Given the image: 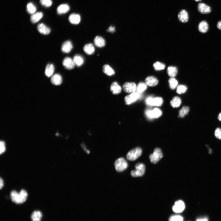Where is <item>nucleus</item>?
I'll return each instance as SVG.
<instances>
[{"mask_svg": "<svg viewBox=\"0 0 221 221\" xmlns=\"http://www.w3.org/2000/svg\"><path fill=\"white\" fill-rule=\"evenodd\" d=\"M107 31L110 33H113L115 31V28L113 26H110L107 30Z\"/></svg>", "mask_w": 221, "mask_h": 221, "instance_id": "c03bdc74", "label": "nucleus"}, {"mask_svg": "<svg viewBox=\"0 0 221 221\" xmlns=\"http://www.w3.org/2000/svg\"><path fill=\"white\" fill-rule=\"evenodd\" d=\"M70 9L69 6L67 4H63L59 5L57 8V13L59 15L65 14L68 12Z\"/></svg>", "mask_w": 221, "mask_h": 221, "instance_id": "a211bd4d", "label": "nucleus"}, {"mask_svg": "<svg viewBox=\"0 0 221 221\" xmlns=\"http://www.w3.org/2000/svg\"><path fill=\"white\" fill-rule=\"evenodd\" d=\"M141 97V94L137 92H132L125 97V103L127 105H130L140 99Z\"/></svg>", "mask_w": 221, "mask_h": 221, "instance_id": "423d86ee", "label": "nucleus"}, {"mask_svg": "<svg viewBox=\"0 0 221 221\" xmlns=\"http://www.w3.org/2000/svg\"><path fill=\"white\" fill-rule=\"evenodd\" d=\"M152 113L154 118H157L162 114V112L159 108H156L152 110Z\"/></svg>", "mask_w": 221, "mask_h": 221, "instance_id": "f704fd0d", "label": "nucleus"}, {"mask_svg": "<svg viewBox=\"0 0 221 221\" xmlns=\"http://www.w3.org/2000/svg\"><path fill=\"white\" fill-rule=\"evenodd\" d=\"M163 100L160 97L153 98L152 101V106H160L162 105Z\"/></svg>", "mask_w": 221, "mask_h": 221, "instance_id": "c756f323", "label": "nucleus"}, {"mask_svg": "<svg viewBox=\"0 0 221 221\" xmlns=\"http://www.w3.org/2000/svg\"><path fill=\"white\" fill-rule=\"evenodd\" d=\"M218 120L220 121H221V113L219 114L218 117Z\"/></svg>", "mask_w": 221, "mask_h": 221, "instance_id": "de8ad7c7", "label": "nucleus"}, {"mask_svg": "<svg viewBox=\"0 0 221 221\" xmlns=\"http://www.w3.org/2000/svg\"><path fill=\"white\" fill-rule=\"evenodd\" d=\"M103 72L107 75L111 76L114 75L115 72L112 68L109 65H105L103 67Z\"/></svg>", "mask_w": 221, "mask_h": 221, "instance_id": "393cba45", "label": "nucleus"}, {"mask_svg": "<svg viewBox=\"0 0 221 221\" xmlns=\"http://www.w3.org/2000/svg\"><path fill=\"white\" fill-rule=\"evenodd\" d=\"M27 11L30 14H33L35 13L36 11V7L32 3H28L27 5Z\"/></svg>", "mask_w": 221, "mask_h": 221, "instance_id": "473e14b6", "label": "nucleus"}, {"mask_svg": "<svg viewBox=\"0 0 221 221\" xmlns=\"http://www.w3.org/2000/svg\"><path fill=\"white\" fill-rule=\"evenodd\" d=\"M142 154V149L140 148H137L128 152L126 156V158L127 160L134 161L140 156Z\"/></svg>", "mask_w": 221, "mask_h": 221, "instance_id": "20e7f679", "label": "nucleus"}, {"mask_svg": "<svg viewBox=\"0 0 221 221\" xmlns=\"http://www.w3.org/2000/svg\"><path fill=\"white\" fill-rule=\"evenodd\" d=\"M37 29L39 33L44 35H48L50 32V29L44 23L39 24Z\"/></svg>", "mask_w": 221, "mask_h": 221, "instance_id": "2eb2a0df", "label": "nucleus"}, {"mask_svg": "<svg viewBox=\"0 0 221 221\" xmlns=\"http://www.w3.org/2000/svg\"><path fill=\"white\" fill-rule=\"evenodd\" d=\"M135 170L132 171L131 173V175L134 177H141L145 173V166L143 164L139 163L135 166Z\"/></svg>", "mask_w": 221, "mask_h": 221, "instance_id": "7ed1b4c3", "label": "nucleus"}, {"mask_svg": "<svg viewBox=\"0 0 221 221\" xmlns=\"http://www.w3.org/2000/svg\"><path fill=\"white\" fill-rule=\"evenodd\" d=\"M145 114L147 118L149 119L152 120L154 118L152 113V110L147 109L145 110Z\"/></svg>", "mask_w": 221, "mask_h": 221, "instance_id": "58836bf2", "label": "nucleus"}, {"mask_svg": "<svg viewBox=\"0 0 221 221\" xmlns=\"http://www.w3.org/2000/svg\"><path fill=\"white\" fill-rule=\"evenodd\" d=\"M69 20L70 22L72 24H78L81 21V17L79 14H72L70 16Z\"/></svg>", "mask_w": 221, "mask_h": 221, "instance_id": "6ab92c4d", "label": "nucleus"}, {"mask_svg": "<svg viewBox=\"0 0 221 221\" xmlns=\"http://www.w3.org/2000/svg\"><path fill=\"white\" fill-rule=\"evenodd\" d=\"M51 81L55 85H60L62 82V76L58 74H55L52 76L51 79Z\"/></svg>", "mask_w": 221, "mask_h": 221, "instance_id": "f3484780", "label": "nucleus"}, {"mask_svg": "<svg viewBox=\"0 0 221 221\" xmlns=\"http://www.w3.org/2000/svg\"><path fill=\"white\" fill-rule=\"evenodd\" d=\"M178 20L182 23L188 22L189 19L188 12L185 9L181 10L178 14Z\"/></svg>", "mask_w": 221, "mask_h": 221, "instance_id": "9d476101", "label": "nucleus"}, {"mask_svg": "<svg viewBox=\"0 0 221 221\" xmlns=\"http://www.w3.org/2000/svg\"><path fill=\"white\" fill-rule=\"evenodd\" d=\"M73 48L72 42L70 41H67L64 42L62 47V52L65 53H69Z\"/></svg>", "mask_w": 221, "mask_h": 221, "instance_id": "f8f14e48", "label": "nucleus"}, {"mask_svg": "<svg viewBox=\"0 0 221 221\" xmlns=\"http://www.w3.org/2000/svg\"><path fill=\"white\" fill-rule=\"evenodd\" d=\"M189 108L188 107H183L179 111V117L181 118L184 117L188 114L189 111Z\"/></svg>", "mask_w": 221, "mask_h": 221, "instance_id": "72a5a7b5", "label": "nucleus"}, {"mask_svg": "<svg viewBox=\"0 0 221 221\" xmlns=\"http://www.w3.org/2000/svg\"><path fill=\"white\" fill-rule=\"evenodd\" d=\"M147 85L146 83L140 82L137 87V92L141 94L147 89Z\"/></svg>", "mask_w": 221, "mask_h": 221, "instance_id": "7c9ffc66", "label": "nucleus"}, {"mask_svg": "<svg viewBox=\"0 0 221 221\" xmlns=\"http://www.w3.org/2000/svg\"><path fill=\"white\" fill-rule=\"evenodd\" d=\"M4 181L1 177L0 178V189L1 190L3 188L4 186Z\"/></svg>", "mask_w": 221, "mask_h": 221, "instance_id": "a18cd8bd", "label": "nucleus"}, {"mask_svg": "<svg viewBox=\"0 0 221 221\" xmlns=\"http://www.w3.org/2000/svg\"><path fill=\"white\" fill-rule=\"evenodd\" d=\"M123 88L124 92L129 93L135 92L137 89V85L134 82H126L124 84Z\"/></svg>", "mask_w": 221, "mask_h": 221, "instance_id": "1a4fd4ad", "label": "nucleus"}, {"mask_svg": "<svg viewBox=\"0 0 221 221\" xmlns=\"http://www.w3.org/2000/svg\"><path fill=\"white\" fill-rule=\"evenodd\" d=\"M183 217L179 215H175L170 217L169 221H183Z\"/></svg>", "mask_w": 221, "mask_h": 221, "instance_id": "4c0bfd02", "label": "nucleus"}, {"mask_svg": "<svg viewBox=\"0 0 221 221\" xmlns=\"http://www.w3.org/2000/svg\"><path fill=\"white\" fill-rule=\"evenodd\" d=\"M55 71V67L52 64H48L47 65L45 71L46 76L48 77H50L53 74Z\"/></svg>", "mask_w": 221, "mask_h": 221, "instance_id": "5701e85b", "label": "nucleus"}, {"mask_svg": "<svg viewBox=\"0 0 221 221\" xmlns=\"http://www.w3.org/2000/svg\"><path fill=\"white\" fill-rule=\"evenodd\" d=\"M167 73L169 76L171 78H174L177 74L178 70L177 67L170 66L168 68Z\"/></svg>", "mask_w": 221, "mask_h": 221, "instance_id": "bb28decb", "label": "nucleus"}, {"mask_svg": "<svg viewBox=\"0 0 221 221\" xmlns=\"http://www.w3.org/2000/svg\"><path fill=\"white\" fill-rule=\"evenodd\" d=\"M194 1L196 2H200L202 0H194Z\"/></svg>", "mask_w": 221, "mask_h": 221, "instance_id": "09e8293b", "label": "nucleus"}, {"mask_svg": "<svg viewBox=\"0 0 221 221\" xmlns=\"http://www.w3.org/2000/svg\"><path fill=\"white\" fill-rule=\"evenodd\" d=\"M182 103L181 99L179 97H174L171 102V106L174 108H177L180 106Z\"/></svg>", "mask_w": 221, "mask_h": 221, "instance_id": "cd10ccee", "label": "nucleus"}, {"mask_svg": "<svg viewBox=\"0 0 221 221\" xmlns=\"http://www.w3.org/2000/svg\"><path fill=\"white\" fill-rule=\"evenodd\" d=\"M185 207V203L181 200L176 201L172 207L173 211L176 213H180L182 212Z\"/></svg>", "mask_w": 221, "mask_h": 221, "instance_id": "6e6552de", "label": "nucleus"}, {"mask_svg": "<svg viewBox=\"0 0 221 221\" xmlns=\"http://www.w3.org/2000/svg\"><path fill=\"white\" fill-rule=\"evenodd\" d=\"M31 217L32 221H41L42 214L39 211H35L33 212Z\"/></svg>", "mask_w": 221, "mask_h": 221, "instance_id": "b1692460", "label": "nucleus"}, {"mask_svg": "<svg viewBox=\"0 0 221 221\" xmlns=\"http://www.w3.org/2000/svg\"><path fill=\"white\" fill-rule=\"evenodd\" d=\"M43 14L41 12H38L32 15L31 17V21L33 23L38 22L43 17Z\"/></svg>", "mask_w": 221, "mask_h": 221, "instance_id": "412c9836", "label": "nucleus"}, {"mask_svg": "<svg viewBox=\"0 0 221 221\" xmlns=\"http://www.w3.org/2000/svg\"><path fill=\"white\" fill-rule=\"evenodd\" d=\"M28 196L27 192L24 190H21L19 193L15 190H13L10 193L11 200L16 204H21L24 203L27 200Z\"/></svg>", "mask_w": 221, "mask_h": 221, "instance_id": "f257e3e1", "label": "nucleus"}, {"mask_svg": "<svg viewBox=\"0 0 221 221\" xmlns=\"http://www.w3.org/2000/svg\"><path fill=\"white\" fill-rule=\"evenodd\" d=\"M63 64L65 69L69 70L73 69L75 65L73 59L69 57H66L63 59Z\"/></svg>", "mask_w": 221, "mask_h": 221, "instance_id": "9b49d317", "label": "nucleus"}, {"mask_svg": "<svg viewBox=\"0 0 221 221\" xmlns=\"http://www.w3.org/2000/svg\"><path fill=\"white\" fill-rule=\"evenodd\" d=\"M215 135L217 138L221 140V129L217 128L215 132Z\"/></svg>", "mask_w": 221, "mask_h": 221, "instance_id": "a19ab883", "label": "nucleus"}, {"mask_svg": "<svg viewBox=\"0 0 221 221\" xmlns=\"http://www.w3.org/2000/svg\"><path fill=\"white\" fill-rule=\"evenodd\" d=\"M170 87L172 89H174L177 86L178 82L177 80L174 78H171L169 80Z\"/></svg>", "mask_w": 221, "mask_h": 221, "instance_id": "2f4dec72", "label": "nucleus"}, {"mask_svg": "<svg viewBox=\"0 0 221 221\" xmlns=\"http://www.w3.org/2000/svg\"><path fill=\"white\" fill-rule=\"evenodd\" d=\"M198 10L200 13L202 14H207L212 12V8L209 5L205 3H199L197 6Z\"/></svg>", "mask_w": 221, "mask_h": 221, "instance_id": "0eeeda50", "label": "nucleus"}, {"mask_svg": "<svg viewBox=\"0 0 221 221\" xmlns=\"http://www.w3.org/2000/svg\"><path fill=\"white\" fill-rule=\"evenodd\" d=\"M187 89L188 88L186 86L180 85L177 87V92L180 95L183 94L186 92Z\"/></svg>", "mask_w": 221, "mask_h": 221, "instance_id": "c9c22d12", "label": "nucleus"}, {"mask_svg": "<svg viewBox=\"0 0 221 221\" xmlns=\"http://www.w3.org/2000/svg\"><path fill=\"white\" fill-rule=\"evenodd\" d=\"M158 82L157 79L153 76H148L145 79L146 84L149 87L155 86L158 84Z\"/></svg>", "mask_w": 221, "mask_h": 221, "instance_id": "dca6fc26", "label": "nucleus"}, {"mask_svg": "<svg viewBox=\"0 0 221 221\" xmlns=\"http://www.w3.org/2000/svg\"><path fill=\"white\" fill-rule=\"evenodd\" d=\"M199 31L201 33H205L207 32L209 30V25L206 20L201 21L198 25Z\"/></svg>", "mask_w": 221, "mask_h": 221, "instance_id": "ddd939ff", "label": "nucleus"}, {"mask_svg": "<svg viewBox=\"0 0 221 221\" xmlns=\"http://www.w3.org/2000/svg\"><path fill=\"white\" fill-rule=\"evenodd\" d=\"M163 157L162 151L159 148H156L153 154L149 156L151 162L153 164H156Z\"/></svg>", "mask_w": 221, "mask_h": 221, "instance_id": "39448f33", "label": "nucleus"}, {"mask_svg": "<svg viewBox=\"0 0 221 221\" xmlns=\"http://www.w3.org/2000/svg\"><path fill=\"white\" fill-rule=\"evenodd\" d=\"M73 59L75 65L78 66H81L84 63L83 57L80 55H75Z\"/></svg>", "mask_w": 221, "mask_h": 221, "instance_id": "a878e982", "label": "nucleus"}, {"mask_svg": "<svg viewBox=\"0 0 221 221\" xmlns=\"http://www.w3.org/2000/svg\"><path fill=\"white\" fill-rule=\"evenodd\" d=\"M40 3L46 7H49L52 5V0H40Z\"/></svg>", "mask_w": 221, "mask_h": 221, "instance_id": "e433bc0d", "label": "nucleus"}, {"mask_svg": "<svg viewBox=\"0 0 221 221\" xmlns=\"http://www.w3.org/2000/svg\"><path fill=\"white\" fill-rule=\"evenodd\" d=\"M155 70L156 71H162L164 69L166 66L163 63L156 62L153 65Z\"/></svg>", "mask_w": 221, "mask_h": 221, "instance_id": "c85d7f7f", "label": "nucleus"}, {"mask_svg": "<svg viewBox=\"0 0 221 221\" xmlns=\"http://www.w3.org/2000/svg\"><path fill=\"white\" fill-rule=\"evenodd\" d=\"M217 26L219 29L221 30V20L218 22L217 25Z\"/></svg>", "mask_w": 221, "mask_h": 221, "instance_id": "49530a36", "label": "nucleus"}, {"mask_svg": "<svg viewBox=\"0 0 221 221\" xmlns=\"http://www.w3.org/2000/svg\"><path fill=\"white\" fill-rule=\"evenodd\" d=\"M208 218L207 217L199 218L197 219L196 221H208Z\"/></svg>", "mask_w": 221, "mask_h": 221, "instance_id": "37998d69", "label": "nucleus"}, {"mask_svg": "<svg viewBox=\"0 0 221 221\" xmlns=\"http://www.w3.org/2000/svg\"><path fill=\"white\" fill-rule=\"evenodd\" d=\"M6 150L5 144L4 142L1 141L0 142V154L1 155Z\"/></svg>", "mask_w": 221, "mask_h": 221, "instance_id": "ea45409f", "label": "nucleus"}, {"mask_svg": "<svg viewBox=\"0 0 221 221\" xmlns=\"http://www.w3.org/2000/svg\"><path fill=\"white\" fill-rule=\"evenodd\" d=\"M94 42L96 46L98 47H104L105 45V39L100 36H97L94 40Z\"/></svg>", "mask_w": 221, "mask_h": 221, "instance_id": "aec40b11", "label": "nucleus"}, {"mask_svg": "<svg viewBox=\"0 0 221 221\" xmlns=\"http://www.w3.org/2000/svg\"><path fill=\"white\" fill-rule=\"evenodd\" d=\"M84 52L88 55H92L95 52L94 46L91 44H89L85 45L83 47Z\"/></svg>", "mask_w": 221, "mask_h": 221, "instance_id": "4be33fe9", "label": "nucleus"}, {"mask_svg": "<svg viewBox=\"0 0 221 221\" xmlns=\"http://www.w3.org/2000/svg\"><path fill=\"white\" fill-rule=\"evenodd\" d=\"M122 88L116 82L112 83L110 87V90L113 94L117 95L120 93L122 91Z\"/></svg>", "mask_w": 221, "mask_h": 221, "instance_id": "4468645a", "label": "nucleus"}, {"mask_svg": "<svg viewBox=\"0 0 221 221\" xmlns=\"http://www.w3.org/2000/svg\"><path fill=\"white\" fill-rule=\"evenodd\" d=\"M153 97L150 96L148 97L146 100V103L148 106H152V101Z\"/></svg>", "mask_w": 221, "mask_h": 221, "instance_id": "79ce46f5", "label": "nucleus"}, {"mask_svg": "<svg viewBox=\"0 0 221 221\" xmlns=\"http://www.w3.org/2000/svg\"><path fill=\"white\" fill-rule=\"evenodd\" d=\"M114 166L117 172H122L128 167V164L124 158H120L115 161Z\"/></svg>", "mask_w": 221, "mask_h": 221, "instance_id": "f03ea898", "label": "nucleus"}]
</instances>
